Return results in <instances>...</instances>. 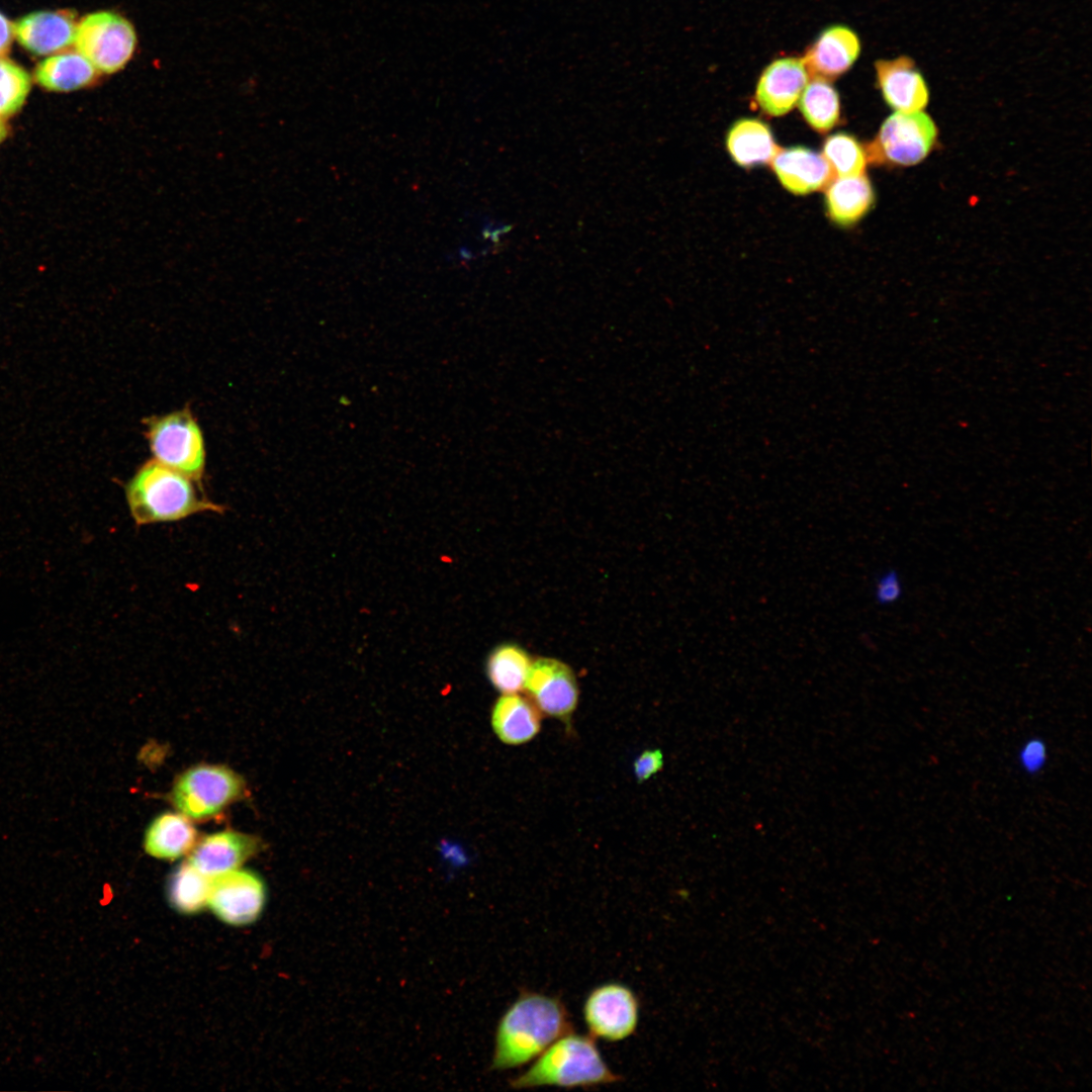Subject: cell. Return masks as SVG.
Wrapping results in <instances>:
<instances>
[{"mask_svg":"<svg viewBox=\"0 0 1092 1092\" xmlns=\"http://www.w3.org/2000/svg\"><path fill=\"white\" fill-rule=\"evenodd\" d=\"M571 1030L569 1013L559 998L523 991L497 1023L490 1067L506 1071L532 1063Z\"/></svg>","mask_w":1092,"mask_h":1092,"instance_id":"6da1fadb","label":"cell"},{"mask_svg":"<svg viewBox=\"0 0 1092 1092\" xmlns=\"http://www.w3.org/2000/svg\"><path fill=\"white\" fill-rule=\"evenodd\" d=\"M194 479L157 460L144 463L125 485L129 513L139 526L175 522L224 508L200 493Z\"/></svg>","mask_w":1092,"mask_h":1092,"instance_id":"7a4b0ae2","label":"cell"},{"mask_svg":"<svg viewBox=\"0 0 1092 1092\" xmlns=\"http://www.w3.org/2000/svg\"><path fill=\"white\" fill-rule=\"evenodd\" d=\"M622 1081L604 1060L595 1038L563 1034L550 1044L527 1070L510 1081L512 1088H593Z\"/></svg>","mask_w":1092,"mask_h":1092,"instance_id":"3957f363","label":"cell"},{"mask_svg":"<svg viewBox=\"0 0 1092 1092\" xmlns=\"http://www.w3.org/2000/svg\"><path fill=\"white\" fill-rule=\"evenodd\" d=\"M937 141V127L922 112H895L883 122L875 139L864 147L868 162L908 167L922 162Z\"/></svg>","mask_w":1092,"mask_h":1092,"instance_id":"277c9868","label":"cell"},{"mask_svg":"<svg viewBox=\"0 0 1092 1092\" xmlns=\"http://www.w3.org/2000/svg\"><path fill=\"white\" fill-rule=\"evenodd\" d=\"M147 439L155 460L199 481L205 465L201 430L186 410L147 422Z\"/></svg>","mask_w":1092,"mask_h":1092,"instance_id":"5b68a950","label":"cell"},{"mask_svg":"<svg viewBox=\"0 0 1092 1092\" xmlns=\"http://www.w3.org/2000/svg\"><path fill=\"white\" fill-rule=\"evenodd\" d=\"M242 778L232 769L199 764L176 781L172 802L179 812L194 820L211 818L239 799L244 792Z\"/></svg>","mask_w":1092,"mask_h":1092,"instance_id":"8992f818","label":"cell"},{"mask_svg":"<svg viewBox=\"0 0 1092 1092\" xmlns=\"http://www.w3.org/2000/svg\"><path fill=\"white\" fill-rule=\"evenodd\" d=\"M74 44L99 73L112 74L131 59L136 48V33L123 16L112 11H98L86 15L77 24Z\"/></svg>","mask_w":1092,"mask_h":1092,"instance_id":"52a82bcc","label":"cell"},{"mask_svg":"<svg viewBox=\"0 0 1092 1092\" xmlns=\"http://www.w3.org/2000/svg\"><path fill=\"white\" fill-rule=\"evenodd\" d=\"M582 1017L593 1038L617 1042L632 1036L639 1023L640 1004L635 992L625 984L608 982L587 994Z\"/></svg>","mask_w":1092,"mask_h":1092,"instance_id":"ba28073f","label":"cell"},{"mask_svg":"<svg viewBox=\"0 0 1092 1092\" xmlns=\"http://www.w3.org/2000/svg\"><path fill=\"white\" fill-rule=\"evenodd\" d=\"M265 901L264 882L250 871L236 869L211 878L207 906L228 924L240 926L254 922Z\"/></svg>","mask_w":1092,"mask_h":1092,"instance_id":"9c48e42d","label":"cell"},{"mask_svg":"<svg viewBox=\"0 0 1092 1092\" xmlns=\"http://www.w3.org/2000/svg\"><path fill=\"white\" fill-rule=\"evenodd\" d=\"M524 690L540 712L565 723L578 703V686L572 669L555 658L532 661Z\"/></svg>","mask_w":1092,"mask_h":1092,"instance_id":"30bf717a","label":"cell"},{"mask_svg":"<svg viewBox=\"0 0 1092 1092\" xmlns=\"http://www.w3.org/2000/svg\"><path fill=\"white\" fill-rule=\"evenodd\" d=\"M808 79L803 59H777L766 66L759 77L755 90L756 102L768 115H785L799 102Z\"/></svg>","mask_w":1092,"mask_h":1092,"instance_id":"8fae6325","label":"cell"},{"mask_svg":"<svg viewBox=\"0 0 1092 1092\" xmlns=\"http://www.w3.org/2000/svg\"><path fill=\"white\" fill-rule=\"evenodd\" d=\"M878 86L885 102L896 112L921 111L928 103V86L906 56L875 63Z\"/></svg>","mask_w":1092,"mask_h":1092,"instance_id":"7c38bea8","label":"cell"},{"mask_svg":"<svg viewBox=\"0 0 1092 1092\" xmlns=\"http://www.w3.org/2000/svg\"><path fill=\"white\" fill-rule=\"evenodd\" d=\"M77 24L74 14L67 10L36 11L17 20L13 32L24 49L46 56L74 44Z\"/></svg>","mask_w":1092,"mask_h":1092,"instance_id":"4fadbf2b","label":"cell"},{"mask_svg":"<svg viewBox=\"0 0 1092 1092\" xmlns=\"http://www.w3.org/2000/svg\"><path fill=\"white\" fill-rule=\"evenodd\" d=\"M260 848V840L237 831H220L204 836L190 850L188 861L212 878L239 869Z\"/></svg>","mask_w":1092,"mask_h":1092,"instance_id":"5bb4252c","label":"cell"},{"mask_svg":"<svg viewBox=\"0 0 1092 1092\" xmlns=\"http://www.w3.org/2000/svg\"><path fill=\"white\" fill-rule=\"evenodd\" d=\"M859 53L856 33L847 26L832 25L818 35L802 59L809 76L831 81L846 73Z\"/></svg>","mask_w":1092,"mask_h":1092,"instance_id":"9a60e30c","label":"cell"},{"mask_svg":"<svg viewBox=\"0 0 1092 1092\" xmlns=\"http://www.w3.org/2000/svg\"><path fill=\"white\" fill-rule=\"evenodd\" d=\"M769 163L781 184L797 195L823 189L834 178L824 157L805 147L780 148Z\"/></svg>","mask_w":1092,"mask_h":1092,"instance_id":"2e32d148","label":"cell"},{"mask_svg":"<svg viewBox=\"0 0 1092 1092\" xmlns=\"http://www.w3.org/2000/svg\"><path fill=\"white\" fill-rule=\"evenodd\" d=\"M491 725L505 744L520 745L533 739L541 728V714L536 705L524 696L503 694L491 712Z\"/></svg>","mask_w":1092,"mask_h":1092,"instance_id":"e0dca14e","label":"cell"},{"mask_svg":"<svg viewBox=\"0 0 1092 1092\" xmlns=\"http://www.w3.org/2000/svg\"><path fill=\"white\" fill-rule=\"evenodd\" d=\"M875 193L869 178L834 177L825 187V202L830 218L839 225H851L873 207Z\"/></svg>","mask_w":1092,"mask_h":1092,"instance_id":"ac0fdd59","label":"cell"},{"mask_svg":"<svg viewBox=\"0 0 1092 1092\" xmlns=\"http://www.w3.org/2000/svg\"><path fill=\"white\" fill-rule=\"evenodd\" d=\"M726 146L732 159L744 168L769 163L780 148L767 124L755 118H743L729 129Z\"/></svg>","mask_w":1092,"mask_h":1092,"instance_id":"d6986e66","label":"cell"},{"mask_svg":"<svg viewBox=\"0 0 1092 1092\" xmlns=\"http://www.w3.org/2000/svg\"><path fill=\"white\" fill-rule=\"evenodd\" d=\"M196 830L189 818L181 813H164L149 826L145 837L146 851L157 858L176 859L190 851L195 844Z\"/></svg>","mask_w":1092,"mask_h":1092,"instance_id":"ffe728a7","label":"cell"},{"mask_svg":"<svg viewBox=\"0 0 1092 1092\" xmlns=\"http://www.w3.org/2000/svg\"><path fill=\"white\" fill-rule=\"evenodd\" d=\"M98 71L79 52H63L41 61L34 72L36 82L52 91H73L91 85Z\"/></svg>","mask_w":1092,"mask_h":1092,"instance_id":"44dd1931","label":"cell"},{"mask_svg":"<svg viewBox=\"0 0 1092 1092\" xmlns=\"http://www.w3.org/2000/svg\"><path fill=\"white\" fill-rule=\"evenodd\" d=\"M532 659L525 649L514 643L495 647L486 660V674L502 694L524 690Z\"/></svg>","mask_w":1092,"mask_h":1092,"instance_id":"7402d4cb","label":"cell"},{"mask_svg":"<svg viewBox=\"0 0 1092 1092\" xmlns=\"http://www.w3.org/2000/svg\"><path fill=\"white\" fill-rule=\"evenodd\" d=\"M799 107L807 123L818 132L829 131L839 121V96L826 79L812 77L799 99Z\"/></svg>","mask_w":1092,"mask_h":1092,"instance_id":"603a6c76","label":"cell"},{"mask_svg":"<svg viewBox=\"0 0 1092 1092\" xmlns=\"http://www.w3.org/2000/svg\"><path fill=\"white\" fill-rule=\"evenodd\" d=\"M210 884V877L189 861L184 862L171 876L168 888L170 904L180 913H197L207 906Z\"/></svg>","mask_w":1092,"mask_h":1092,"instance_id":"cb8c5ba5","label":"cell"},{"mask_svg":"<svg viewBox=\"0 0 1092 1092\" xmlns=\"http://www.w3.org/2000/svg\"><path fill=\"white\" fill-rule=\"evenodd\" d=\"M822 156L834 177L862 175L868 164L864 147L852 135L844 132L826 139Z\"/></svg>","mask_w":1092,"mask_h":1092,"instance_id":"d4e9b609","label":"cell"},{"mask_svg":"<svg viewBox=\"0 0 1092 1092\" xmlns=\"http://www.w3.org/2000/svg\"><path fill=\"white\" fill-rule=\"evenodd\" d=\"M30 90L27 72L10 60L0 57V118L17 112Z\"/></svg>","mask_w":1092,"mask_h":1092,"instance_id":"484cf974","label":"cell"},{"mask_svg":"<svg viewBox=\"0 0 1092 1092\" xmlns=\"http://www.w3.org/2000/svg\"><path fill=\"white\" fill-rule=\"evenodd\" d=\"M902 595L903 582L896 569H886L876 577L874 599L880 606L893 605L901 599Z\"/></svg>","mask_w":1092,"mask_h":1092,"instance_id":"4316f807","label":"cell"},{"mask_svg":"<svg viewBox=\"0 0 1092 1092\" xmlns=\"http://www.w3.org/2000/svg\"><path fill=\"white\" fill-rule=\"evenodd\" d=\"M1048 751L1044 742L1038 738H1031L1021 746L1018 752V761L1021 768L1027 774H1037L1046 762Z\"/></svg>","mask_w":1092,"mask_h":1092,"instance_id":"83f0119b","label":"cell"},{"mask_svg":"<svg viewBox=\"0 0 1092 1092\" xmlns=\"http://www.w3.org/2000/svg\"><path fill=\"white\" fill-rule=\"evenodd\" d=\"M663 755L659 749H647L634 761V774L639 783L649 780L662 769Z\"/></svg>","mask_w":1092,"mask_h":1092,"instance_id":"f1b7e54d","label":"cell"},{"mask_svg":"<svg viewBox=\"0 0 1092 1092\" xmlns=\"http://www.w3.org/2000/svg\"><path fill=\"white\" fill-rule=\"evenodd\" d=\"M13 35V25L2 13H0V57L8 53Z\"/></svg>","mask_w":1092,"mask_h":1092,"instance_id":"f546056e","label":"cell"},{"mask_svg":"<svg viewBox=\"0 0 1092 1092\" xmlns=\"http://www.w3.org/2000/svg\"><path fill=\"white\" fill-rule=\"evenodd\" d=\"M6 134H7V127H6L5 123L0 118V143L4 140Z\"/></svg>","mask_w":1092,"mask_h":1092,"instance_id":"4dcf8cb0","label":"cell"}]
</instances>
